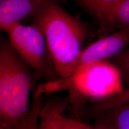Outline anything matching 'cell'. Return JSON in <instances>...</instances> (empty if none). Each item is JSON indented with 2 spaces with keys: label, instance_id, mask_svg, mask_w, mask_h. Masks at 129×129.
I'll return each mask as SVG.
<instances>
[{
  "label": "cell",
  "instance_id": "cell-1",
  "mask_svg": "<svg viewBox=\"0 0 129 129\" xmlns=\"http://www.w3.org/2000/svg\"><path fill=\"white\" fill-rule=\"evenodd\" d=\"M43 32L57 78L72 75L88 35L87 27L69 14L56 0H45L33 17Z\"/></svg>",
  "mask_w": 129,
  "mask_h": 129
},
{
  "label": "cell",
  "instance_id": "cell-2",
  "mask_svg": "<svg viewBox=\"0 0 129 129\" xmlns=\"http://www.w3.org/2000/svg\"><path fill=\"white\" fill-rule=\"evenodd\" d=\"M33 78L9 39L0 42V128L10 129L29 111V99Z\"/></svg>",
  "mask_w": 129,
  "mask_h": 129
},
{
  "label": "cell",
  "instance_id": "cell-3",
  "mask_svg": "<svg viewBox=\"0 0 129 129\" xmlns=\"http://www.w3.org/2000/svg\"><path fill=\"white\" fill-rule=\"evenodd\" d=\"M123 81L120 69L104 60L84 66L68 78L42 84L35 91L44 94L68 90L72 102L80 99L99 104L123 92Z\"/></svg>",
  "mask_w": 129,
  "mask_h": 129
},
{
  "label": "cell",
  "instance_id": "cell-4",
  "mask_svg": "<svg viewBox=\"0 0 129 129\" xmlns=\"http://www.w3.org/2000/svg\"><path fill=\"white\" fill-rule=\"evenodd\" d=\"M11 45L20 59L40 75L57 76L48 54L46 38L36 25L17 23L6 32Z\"/></svg>",
  "mask_w": 129,
  "mask_h": 129
},
{
  "label": "cell",
  "instance_id": "cell-5",
  "mask_svg": "<svg viewBox=\"0 0 129 129\" xmlns=\"http://www.w3.org/2000/svg\"><path fill=\"white\" fill-rule=\"evenodd\" d=\"M128 45L129 29L118 30L115 33L101 37L83 50L74 72L84 66L115 57L124 50Z\"/></svg>",
  "mask_w": 129,
  "mask_h": 129
},
{
  "label": "cell",
  "instance_id": "cell-6",
  "mask_svg": "<svg viewBox=\"0 0 129 129\" xmlns=\"http://www.w3.org/2000/svg\"><path fill=\"white\" fill-rule=\"evenodd\" d=\"M45 0H0V29H8L26 17L33 18Z\"/></svg>",
  "mask_w": 129,
  "mask_h": 129
},
{
  "label": "cell",
  "instance_id": "cell-7",
  "mask_svg": "<svg viewBox=\"0 0 129 129\" xmlns=\"http://www.w3.org/2000/svg\"><path fill=\"white\" fill-rule=\"evenodd\" d=\"M91 14L98 22L99 35L105 36L109 30V20L113 11L123 0H72Z\"/></svg>",
  "mask_w": 129,
  "mask_h": 129
},
{
  "label": "cell",
  "instance_id": "cell-8",
  "mask_svg": "<svg viewBox=\"0 0 129 129\" xmlns=\"http://www.w3.org/2000/svg\"><path fill=\"white\" fill-rule=\"evenodd\" d=\"M68 104V101L60 98L44 102L40 112L38 129H60L62 119Z\"/></svg>",
  "mask_w": 129,
  "mask_h": 129
},
{
  "label": "cell",
  "instance_id": "cell-9",
  "mask_svg": "<svg viewBox=\"0 0 129 129\" xmlns=\"http://www.w3.org/2000/svg\"><path fill=\"white\" fill-rule=\"evenodd\" d=\"M35 91L32 105L26 115L10 129H38L40 112L43 106V96Z\"/></svg>",
  "mask_w": 129,
  "mask_h": 129
},
{
  "label": "cell",
  "instance_id": "cell-10",
  "mask_svg": "<svg viewBox=\"0 0 129 129\" xmlns=\"http://www.w3.org/2000/svg\"><path fill=\"white\" fill-rule=\"evenodd\" d=\"M102 112L108 116L117 129H129V99Z\"/></svg>",
  "mask_w": 129,
  "mask_h": 129
},
{
  "label": "cell",
  "instance_id": "cell-11",
  "mask_svg": "<svg viewBox=\"0 0 129 129\" xmlns=\"http://www.w3.org/2000/svg\"><path fill=\"white\" fill-rule=\"evenodd\" d=\"M129 29V0H123L116 7L109 20V29Z\"/></svg>",
  "mask_w": 129,
  "mask_h": 129
},
{
  "label": "cell",
  "instance_id": "cell-12",
  "mask_svg": "<svg viewBox=\"0 0 129 129\" xmlns=\"http://www.w3.org/2000/svg\"><path fill=\"white\" fill-rule=\"evenodd\" d=\"M129 99V88L126 90H124L120 94L111 98L110 99L107 100L97 104L96 105H94L91 109V112L93 114H96L98 113L102 112L106 109L110 108L112 106L117 105L120 104L122 102L126 101Z\"/></svg>",
  "mask_w": 129,
  "mask_h": 129
},
{
  "label": "cell",
  "instance_id": "cell-13",
  "mask_svg": "<svg viewBox=\"0 0 129 129\" xmlns=\"http://www.w3.org/2000/svg\"><path fill=\"white\" fill-rule=\"evenodd\" d=\"M114 63L120 69L122 78L129 88V47L114 57Z\"/></svg>",
  "mask_w": 129,
  "mask_h": 129
},
{
  "label": "cell",
  "instance_id": "cell-14",
  "mask_svg": "<svg viewBox=\"0 0 129 129\" xmlns=\"http://www.w3.org/2000/svg\"><path fill=\"white\" fill-rule=\"evenodd\" d=\"M60 129H95L94 126H91L81 121L63 116L61 121Z\"/></svg>",
  "mask_w": 129,
  "mask_h": 129
},
{
  "label": "cell",
  "instance_id": "cell-15",
  "mask_svg": "<svg viewBox=\"0 0 129 129\" xmlns=\"http://www.w3.org/2000/svg\"><path fill=\"white\" fill-rule=\"evenodd\" d=\"M93 126L95 129H117L109 117L104 112L96 114Z\"/></svg>",
  "mask_w": 129,
  "mask_h": 129
}]
</instances>
